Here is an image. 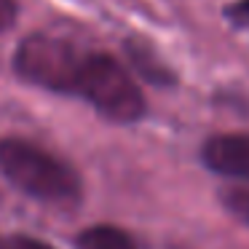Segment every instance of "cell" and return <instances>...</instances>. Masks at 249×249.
<instances>
[{"mask_svg":"<svg viewBox=\"0 0 249 249\" xmlns=\"http://www.w3.org/2000/svg\"><path fill=\"white\" fill-rule=\"evenodd\" d=\"M14 70L30 86L81 97L113 124H134L145 115V97L113 56L83 51L56 35L24 38L14 54Z\"/></svg>","mask_w":249,"mask_h":249,"instance_id":"obj_1","label":"cell"},{"mask_svg":"<svg viewBox=\"0 0 249 249\" xmlns=\"http://www.w3.org/2000/svg\"><path fill=\"white\" fill-rule=\"evenodd\" d=\"M0 174L30 198L54 206L81 201V177L67 161L19 137L0 140Z\"/></svg>","mask_w":249,"mask_h":249,"instance_id":"obj_2","label":"cell"},{"mask_svg":"<svg viewBox=\"0 0 249 249\" xmlns=\"http://www.w3.org/2000/svg\"><path fill=\"white\" fill-rule=\"evenodd\" d=\"M201 161L222 177L249 179V134H217L206 140Z\"/></svg>","mask_w":249,"mask_h":249,"instance_id":"obj_3","label":"cell"},{"mask_svg":"<svg viewBox=\"0 0 249 249\" xmlns=\"http://www.w3.org/2000/svg\"><path fill=\"white\" fill-rule=\"evenodd\" d=\"M126 56H129L131 67H134L147 83H153V86H174V83H177V75L172 72V67H169L166 62L156 54V49H153L150 43H145V40H140V38L126 40Z\"/></svg>","mask_w":249,"mask_h":249,"instance_id":"obj_4","label":"cell"},{"mask_svg":"<svg viewBox=\"0 0 249 249\" xmlns=\"http://www.w3.org/2000/svg\"><path fill=\"white\" fill-rule=\"evenodd\" d=\"M78 249H137L129 233L113 225H94L78 236Z\"/></svg>","mask_w":249,"mask_h":249,"instance_id":"obj_5","label":"cell"},{"mask_svg":"<svg viewBox=\"0 0 249 249\" xmlns=\"http://www.w3.org/2000/svg\"><path fill=\"white\" fill-rule=\"evenodd\" d=\"M220 201L236 220L249 225V190L247 188H228L220 193Z\"/></svg>","mask_w":249,"mask_h":249,"instance_id":"obj_6","label":"cell"},{"mask_svg":"<svg viewBox=\"0 0 249 249\" xmlns=\"http://www.w3.org/2000/svg\"><path fill=\"white\" fill-rule=\"evenodd\" d=\"M0 249H54L43 238L27 236V233H0Z\"/></svg>","mask_w":249,"mask_h":249,"instance_id":"obj_7","label":"cell"},{"mask_svg":"<svg viewBox=\"0 0 249 249\" xmlns=\"http://www.w3.org/2000/svg\"><path fill=\"white\" fill-rule=\"evenodd\" d=\"M225 19L236 27L249 30V0H233L225 8Z\"/></svg>","mask_w":249,"mask_h":249,"instance_id":"obj_8","label":"cell"},{"mask_svg":"<svg viewBox=\"0 0 249 249\" xmlns=\"http://www.w3.org/2000/svg\"><path fill=\"white\" fill-rule=\"evenodd\" d=\"M19 17L17 0H0V33H8Z\"/></svg>","mask_w":249,"mask_h":249,"instance_id":"obj_9","label":"cell"}]
</instances>
